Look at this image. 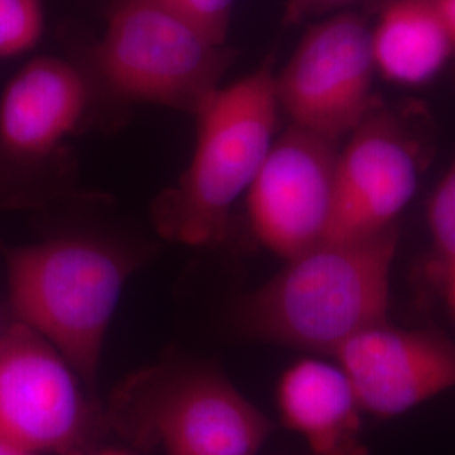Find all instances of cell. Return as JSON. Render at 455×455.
I'll list each match as a JSON object with an SVG mask.
<instances>
[{"label":"cell","instance_id":"16","mask_svg":"<svg viewBox=\"0 0 455 455\" xmlns=\"http://www.w3.org/2000/svg\"><path fill=\"white\" fill-rule=\"evenodd\" d=\"M180 14L193 20L220 44H225L231 12L236 0H163Z\"/></svg>","mask_w":455,"mask_h":455},{"label":"cell","instance_id":"14","mask_svg":"<svg viewBox=\"0 0 455 455\" xmlns=\"http://www.w3.org/2000/svg\"><path fill=\"white\" fill-rule=\"evenodd\" d=\"M44 31L41 0H0V60L33 49Z\"/></svg>","mask_w":455,"mask_h":455},{"label":"cell","instance_id":"22","mask_svg":"<svg viewBox=\"0 0 455 455\" xmlns=\"http://www.w3.org/2000/svg\"><path fill=\"white\" fill-rule=\"evenodd\" d=\"M309 455H315V454H309ZM338 455H370V452H368V449H366V445L364 443H361L359 447H356V449H353V451H347V452H342V454Z\"/></svg>","mask_w":455,"mask_h":455},{"label":"cell","instance_id":"8","mask_svg":"<svg viewBox=\"0 0 455 455\" xmlns=\"http://www.w3.org/2000/svg\"><path fill=\"white\" fill-rule=\"evenodd\" d=\"M339 146L289 125L244 195L253 236L285 261L324 242Z\"/></svg>","mask_w":455,"mask_h":455},{"label":"cell","instance_id":"2","mask_svg":"<svg viewBox=\"0 0 455 455\" xmlns=\"http://www.w3.org/2000/svg\"><path fill=\"white\" fill-rule=\"evenodd\" d=\"M275 71L261 66L221 86L195 115L196 142L180 182L156 204L159 233L191 246L220 244L276 139Z\"/></svg>","mask_w":455,"mask_h":455},{"label":"cell","instance_id":"20","mask_svg":"<svg viewBox=\"0 0 455 455\" xmlns=\"http://www.w3.org/2000/svg\"><path fill=\"white\" fill-rule=\"evenodd\" d=\"M449 302L455 312V261L451 263V276H449Z\"/></svg>","mask_w":455,"mask_h":455},{"label":"cell","instance_id":"17","mask_svg":"<svg viewBox=\"0 0 455 455\" xmlns=\"http://www.w3.org/2000/svg\"><path fill=\"white\" fill-rule=\"evenodd\" d=\"M363 0H285L283 22L287 26H297L309 19H324L332 14L347 12L349 7Z\"/></svg>","mask_w":455,"mask_h":455},{"label":"cell","instance_id":"10","mask_svg":"<svg viewBox=\"0 0 455 455\" xmlns=\"http://www.w3.org/2000/svg\"><path fill=\"white\" fill-rule=\"evenodd\" d=\"M419 186V164L400 127L378 108L338 150L332 212L324 240L398 227Z\"/></svg>","mask_w":455,"mask_h":455},{"label":"cell","instance_id":"19","mask_svg":"<svg viewBox=\"0 0 455 455\" xmlns=\"http://www.w3.org/2000/svg\"><path fill=\"white\" fill-rule=\"evenodd\" d=\"M0 455H34L31 452H28V451H24V449H19L16 447L14 443H11V442H7V440L2 439L0 437Z\"/></svg>","mask_w":455,"mask_h":455},{"label":"cell","instance_id":"15","mask_svg":"<svg viewBox=\"0 0 455 455\" xmlns=\"http://www.w3.org/2000/svg\"><path fill=\"white\" fill-rule=\"evenodd\" d=\"M427 221L434 243L445 260L455 261V161L430 196Z\"/></svg>","mask_w":455,"mask_h":455},{"label":"cell","instance_id":"12","mask_svg":"<svg viewBox=\"0 0 455 455\" xmlns=\"http://www.w3.org/2000/svg\"><path fill=\"white\" fill-rule=\"evenodd\" d=\"M276 405L282 423L309 443L310 454H342L363 443V410L339 364L295 363L278 381Z\"/></svg>","mask_w":455,"mask_h":455},{"label":"cell","instance_id":"21","mask_svg":"<svg viewBox=\"0 0 455 455\" xmlns=\"http://www.w3.org/2000/svg\"><path fill=\"white\" fill-rule=\"evenodd\" d=\"M76 455H132L129 452H124V451H114V449H108V451H97V452H80Z\"/></svg>","mask_w":455,"mask_h":455},{"label":"cell","instance_id":"11","mask_svg":"<svg viewBox=\"0 0 455 455\" xmlns=\"http://www.w3.org/2000/svg\"><path fill=\"white\" fill-rule=\"evenodd\" d=\"M88 88L82 73L60 58H36L0 98V146L19 159H43L82 122Z\"/></svg>","mask_w":455,"mask_h":455},{"label":"cell","instance_id":"6","mask_svg":"<svg viewBox=\"0 0 455 455\" xmlns=\"http://www.w3.org/2000/svg\"><path fill=\"white\" fill-rule=\"evenodd\" d=\"M374 78L370 26L347 11L304 34L275 73L276 98L291 125L341 144L379 108Z\"/></svg>","mask_w":455,"mask_h":455},{"label":"cell","instance_id":"4","mask_svg":"<svg viewBox=\"0 0 455 455\" xmlns=\"http://www.w3.org/2000/svg\"><path fill=\"white\" fill-rule=\"evenodd\" d=\"M103 423L133 447L164 455H257L274 423L220 370L164 363L114 391Z\"/></svg>","mask_w":455,"mask_h":455},{"label":"cell","instance_id":"13","mask_svg":"<svg viewBox=\"0 0 455 455\" xmlns=\"http://www.w3.org/2000/svg\"><path fill=\"white\" fill-rule=\"evenodd\" d=\"M376 76L402 86L432 82L455 51L435 0H390L370 28Z\"/></svg>","mask_w":455,"mask_h":455},{"label":"cell","instance_id":"5","mask_svg":"<svg viewBox=\"0 0 455 455\" xmlns=\"http://www.w3.org/2000/svg\"><path fill=\"white\" fill-rule=\"evenodd\" d=\"M95 61L120 97L196 115L223 86L229 51L163 0H120Z\"/></svg>","mask_w":455,"mask_h":455},{"label":"cell","instance_id":"1","mask_svg":"<svg viewBox=\"0 0 455 455\" xmlns=\"http://www.w3.org/2000/svg\"><path fill=\"white\" fill-rule=\"evenodd\" d=\"M398 227L324 240L240 300L235 324L255 339L334 355L344 342L387 323Z\"/></svg>","mask_w":455,"mask_h":455},{"label":"cell","instance_id":"3","mask_svg":"<svg viewBox=\"0 0 455 455\" xmlns=\"http://www.w3.org/2000/svg\"><path fill=\"white\" fill-rule=\"evenodd\" d=\"M133 268L131 253L90 236L17 246L5 259L9 302L17 323L46 339L92 387Z\"/></svg>","mask_w":455,"mask_h":455},{"label":"cell","instance_id":"7","mask_svg":"<svg viewBox=\"0 0 455 455\" xmlns=\"http://www.w3.org/2000/svg\"><path fill=\"white\" fill-rule=\"evenodd\" d=\"M83 379L46 339L17 323L0 336V437L34 455H76L103 423Z\"/></svg>","mask_w":455,"mask_h":455},{"label":"cell","instance_id":"9","mask_svg":"<svg viewBox=\"0 0 455 455\" xmlns=\"http://www.w3.org/2000/svg\"><path fill=\"white\" fill-rule=\"evenodd\" d=\"M363 413L403 415L455 388V341L432 329L374 325L334 353Z\"/></svg>","mask_w":455,"mask_h":455},{"label":"cell","instance_id":"18","mask_svg":"<svg viewBox=\"0 0 455 455\" xmlns=\"http://www.w3.org/2000/svg\"><path fill=\"white\" fill-rule=\"evenodd\" d=\"M435 2H437L440 14L443 17L445 26L452 36V41L455 44V0H435Z\"/></svg>","mask_w":455,"mask_h":455}]
</instances>
